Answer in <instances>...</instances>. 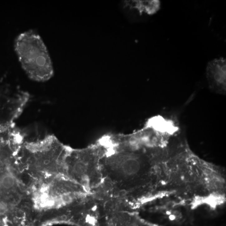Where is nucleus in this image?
Returning <instances> with one entry per match:
<instances>
[{
  "mask_svg": "<svg viewBox=\"0 0 226 226\" xmlns=\"http://www.w3.org/2000/svg\"><path fill=\"white\" fill-rule=\"evenodd\" d=\"M14 49L22 68L34 81L43 82L52 78L53 65L43 41L37 32L28 30L19 34Z\"/></svg>",
  "mask_w": 226,
  "mask_h": 226,
  "instance_id": "3",
  "label": "nucleus"
},
{
  "mask_svg": "<svg viewBox=\"0 0 226 226\" xmlns=\"http://www.w3.org/2000/svg\"><path fill=\"white\" fill-rule=\"evenodd\" d=\"M101 157L95 148L70 149L65 159L66 176L82 187L89 186L91 173H97L100 168Z\"/></svg>",
  "mask_w": 226,
  "mask_h": 226,
  "instance_id": "5",
  "label": "nucleus"
},
{
  "mask_svg": "<svg viewBox=\"0 0 226 226\" xmlns=\"http://www.w3.org/2000/svg\"><path fill=\"white\" fill-rule=\"evenodd\" d=\"M81 187L66 176L61 175L27 186L30 226H47L73 219L72 207L81 195Z\"/></svg>",
  "mask_w": 226,
  "mask_h": 226,
  "instance_id": "1",
  "label": "nucleus"
},
{
  "mask_svg": "<svg viewBox=\"0 0 226 226\" xmlns=\"http://www.w3.org/2000/svg\"><path fill=\"white\" fill-rule=\"evenodd\" d=\"M209 87L217 94L224 95L226 90V60L215 59L208 63L206 69Z\"/></svg>",
  "mask_w": 226,
  "mask_h": 226,
  "instance_id": "7",
  "label": "nucleus"
},
{
  "mask_svg": "<svg viewBox=\"0 0 226 226\" xmlns=\"http://www.w3.org/2000/svg\"><path fill=\"white\" fill-rule=\"evenodd\" d=\"M121 5L128 17L137 22L157 13L161 3L159 0H126L122 2Z\"/></svg>",
  "mask_w": 226,
  "mask_h": 226,
  "instance_id": "6",
  "label": "nucleus"
},
{
  "mask_svg": "<svg viewBox=\"0 0 226 226\" xmlns=\"http://www.w3.org/2000/svg\"><path fill=\"white\" fill-rule=\"evenodd\" d=\"M24 139L18 147L17 158L19 171L26 182L46 180L65 175L69 147L52 135L35 141Z\"/></svg>",
  "mask_w": 226,
  "mask_h": 226,
  "instance_id": "2",
  "label": "nucleus"
},
{
  "mask_svg": "<svg viewBox=\"0 0 226 226\" xmlns=\"http://www.w3.org/2000/svg\"><path fill=\"white\" fill-rule=\"evenodd\" d=\"M100 164L114 181L124 183L142 173L147 166L148 161L140 152L122 149L103 156Z\"/></svg>",
  "mask_w": 226,
  "mask_h": 226,
  "instance_id": "4",
  "label": "nucleus"
}]
</instances>
